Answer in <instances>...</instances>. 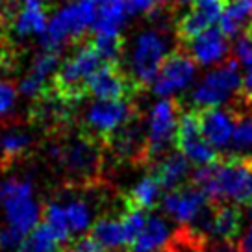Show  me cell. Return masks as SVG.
<instances>
[{
    "label": "cell",
    "mask_w": 252,
    "mask_h": 252,
    "mask_svg": "<svg viewBox=\"0 0 252 252\" xmlns=\"http://www.w3.org/2000/svg\"><path fill=\"white\" fill-rule=\"evenodd\" d=\"M226 2H228V4H230V2H232V0H226Z\"/></svg>",
    "instance_id": "ee69618b"
},
{
    "label": "cell",
    "mask_w": 252,
    "mask_h": 252,
    "mask_svg": "<svg viewBox=\"0 0 252 252\" xmlns=\"http://www.w3.org/2000/svg\"><path fill=\"white\" fill-rule=\"evenodd\" d=\"M63 252H104V251L98 247V245L94 243L91 237L86 236V237H80V239H76L71 247H67Z\"/></svg>",
    "instance_id": "74e56055"
},
{
    "label": "cell",
    "mask_w": 252,
    "mask_h": 252,
    "mask_svg": "<svg viewBox=\"0 0 252 252\" xmlns=\"http://www.w3.org/2000/svg\"><path fill=\"white\" fill-rule=\"evenodd\" d=\"M102 63V58L93 47L91 39L78 43L74 52L60 65V69L52 76V82H50L47 93L62 98L67 104H78L80 100H84L87 96V78Z\"/></svg>",
    "instance_id": "3957f363"
},
{
    "label": "cell",
    "mask_w": 252,
    "mask_h": 252,
    "mask_svg": "<svg viewBox=\"0 0 252 252\" xmlns=\"http://www.w3.org/2000/svg\"><path fill=\"white\" fill-rule=\"evenodd\" d=\"M89 237L104 252L121 251L126 245L125 230H123L121 219H113V217H102V219L94 220V224L91 226V236Z\"/></svg>",
    "instance_id": "cb8c5ba5"
},
{
    "label": "cell",
    "mask_w": 252,
    "mask_h": 252,
    "mask_svg": "<svg viewBox=\"0 0 252 252\" xmlns=\"http://www.w3.org/2000/svg\"><path fill=\"white\" fill-rule=\"evenodd\" d=\"M212 21L204 17L202 13H198L197 9H189L188 13L176 21L174 24V32H176V39L180 41L182 45H188L191 41L198 37L202 32H206L208 28H212Z\"/></svg>",
    "instance_id": "83f0119b"
},
{
    "label": "cell",
    "mask_w": 252,
    "mask_h": 252,
    "mask_svg": "<svg viewBox=\"0 0 252 252\" xmlns=\"http://www.w3.org/2000/svg\"><path fill=\"white\" fill-rule=\"evenodd\" d=\"M188 45L189 56L197 62V65H210L228 54V37L220 32V28H213V26L202 32Z\"/></svg>",
    "instance_id": "d6986e66"
},
{
    "label": "cell",
    "mask_w": 252,
    "mask_h": 252,
    "mask_svg": "<svg viewBox=\"0 0 252 252\" xmlns=\"http://www.w3.org/2000/svg\"><path fill=\"white\" fill-rule=\"evenodd\" d=\"M169 237H171L169 222L159 215H150L143 232L128 247V252H158L165 247Z\"/></svg>",
    "instance_id": "7402d4cb"
},
{
    "label": "cell",
    "mask_w": 252,
    "mask_h": 252,
    "mask_svg": "<svg viewBox=\"0 0 252 252\" xmlns=\"http://www.w3.org/2000/svg\"><path fill=\"white\" fill-rule=\"evenodd\" d=\"M0 206L6 212L8 226L28 236L39 222V208L32 198V184L26 180L0 182Z\"/></svg>",
    "instance_id": "8992f818"
},
{
    "label": "cell",
    "mask_w": 252,
    "mask_h": 252,
    "mask_svg": "<svg viewBox=\"0 0 252 252\" xmlns=\"http://www.w3.org/2000/svg\"><path fill=\"white\" fill-rule=\"evenodd\" d=\"M236 111V126L232 135L234 156H252V108H239Z\"/></svg>",
    "instance_id": "4316f807"
},
{
    "label": "cell",
    "mask_w": 252,
    "mask_h": 252,
    "mask_svg": "<svg viewBox=\"0 0 252 252\" xmlns=\"http://www.w3.org/2000/svg\"><path fill=\"white\" fill-rule=\"evenodd\" d=\"M17 104V89L13 84L0 80V123L8 121Z\"/></svg>",
    "instance_id": "836d02e7"
},
{
    "label": "cell",
    "mask_w": 252,
    "mask_h": 252,
    "mask_svg": "<svg viewBox=\"0 0 252 252\" xmlns=\"http://www.w3.org/2000/svg\"><path fill=\"white\" fill-rule=\"evenodd\" d=\"M241 87L239 63L236 60L226 62L215 67L206 74L202 82L191 93V104L195 110H210L219 108L230 100H237V93Z\"/></svg>",
    "instance_id": "5b68a950"
},
{
    "label": "cell",
    "mask_w": 252,
    "mask_h": 252,
    "mask_svg": "<svg viewBox=\"0 0 252 252\" xmlns=\"http://www.w3.org/2000/svg\"><path fill=\"white\" fill-rule=\"evenodd\" d=\"M96 2H72L60 9L41 33V45L45 50L60 52L63 45L78 41L86 35V30L93 26Z\"/></svg>",
    "instance_id": "277c9868"
},
{
    "label": "cell",
    "mask_w": 252,
    "mask_h": 252,
    "mask_svg": "<svg viewBox=\"0 0 252 252\" xmlns=\"http://www.w3.org/2000/svg\"><path fill=\"white\" fill-rule=\"evenodd\" d=\"M167 41L161 32H143L132 52V76L141 87H150L165 58Z\"/></svg>",
    "instance_id": "7c38bea8"
},
{
    "label": "cell",
    "mask_w": 252,
    "mask_h": 252,
    "mask_svg": "<svg viewBox=\"0 0 252 252\" xmlns=\"http://www.w3.org/2000/svg\"><path fill=\"white\" fill-rule=\"evenodd\" d=\"M174 2H176V4H182V2H188V0H174Z\"/></svg>",
    "instance_id": "b9f144b4"
},
{
    "label": "cell",
    "mask_w": 252,
    "mask_h": 252,
    "mask_svg": "<svg viewBox=\"0 0 252 252\" xmlns=\"http://www.w3.org/2000/svg\"><path fill=\"white\" fill-rule=\"evenodd\" d=\"M249 219L252 220V200L249 202Z\"/></svg>",
    "instance_id": "ab89813d"
},
{
    "label": "cell",
    "mask_w": 252,
    "mask_h": 252,
    "mask_svg": "<svg viewBox=\"0 0 252 252\" xmlns=\"http://www.w3.org/2000/svg\"><path fill=\"white\" fill-rule=\"evenodd\" d=\"M23 234H19L11 226H6V228L0 230V249H4V251H17L23 245Z\"/></svg>",
    "instance_id": "d590c367"
},
{
    "label": "cell",
    "mask_w": 252,
    "mask_h": 252,
    "mask_svg": "<svg viewBox=\"0 0 252 252\" xmlns=\"http://www.w3.org/2000/svg\"><path fill=\"white\" fill-rule=\"evenodd\" d=\"M174 147H176L178 152H182L189 161H193L197 167L210 165V163L217 161L220 158L219 152L206 141L202 132H200V123H198L197 110L186 111L180 117Z\"/></svg>",
    "instance_id": "4fadbf2b"
},
{
    "label": "cell",
    "mask_w": 252,
    "mask_h": 252,
    "mask_svg": "<svg viewBox=\"0 0 252 252\" xmlns=\"http://www.w3.org/2000/svg\"><path fill=\"white\" fill-rule=\"evenodd\" d=\"M237 249H239V252H252V226H249L243 234H239Z\"/></svg>",
    "instance_id": "f35d334b"
},
{
    "label": "cell",
    "mask_w": 252,
    "mask_h": 252,
    "mask_svg": "<svg viewBox=\"0 0 252 252\" xmlns=\"http://www.w3.org/2000/svg\"><path fill=\"white\" fill-rule=\"evenodd\" d=\"M93 47L96 52L100 54L104 63H119L123 58V50H125V39L123 35H106V33H93L91 37Z\"/></svg>",
    "instance_id": "4dcf8cb0"
},
{
    "label": "cell",
    "mask_w": 252,
    "mask_h": 252,
    "mask_svg": "<svg viewBox=\"0 0 252 252\" xmlns=\"http://www.w3.org/2000/svg\"><path fill=\"white\" fill-rule=\"evenodd\" d=\"M191 182L206 193L210 202L243 206L252 200V156L228 154L210 165L197 167Z\"/></svg>",
    "instance_id": "6da1fadb"
},
{
    "label": "cell",
    "mask_w": 252,
    "mask_h": 252,
    "mask_svg": "<svg viewBox=\"0 0 252 252\" xmlns=\"http://www.w3.org/2000/svg\"><path fill=\"white\" fill-rule=\"evenodd\" d=\"M161 186H159V182L156 180V176H145L141 182H137L135 184V188L130 191V193H126L125 197V202L126 206H132V208H139V210H145V212H149L152 210L154 206L159 202V198H161Z\"/></svg>",
    "instance_id": "484cf974"
},
{
    "label": "cell",
    "mask_w": 252,
    "mask_h": 252,
    "mask_svg": "<svg viewBox=\"0 0 252 252\" xmlns=\"http://www.w3.org/2000/svg\"><path fill=\"white\" fill-rule=\"evenodd\" d=\"M158 252H169V251H167V249H161V251H158Z\"/></svg>",
    "instance_id": "7bdbcfd3"
},
{
    "label": "cell",
    "mask_w": 252,
    "mask_h": 252,
    "mask_svg": "<svg viewBox=\"0 0 252 252\" xmlns=\"http://www.w3.org/2000/svg\"><path fill=\"white\" fill-rule=\"evenodd\" d=\"M71 2H96V0H71Z\"/></svg>",
    "instance_id": "60d3db41"
},
{
    "label": "cell",
    "mask_w": 252,
    "mask_h": 252,
    "mask_svg": "<svg viewBox=\"0 0 252 252\" xmlns=\"http://www.w3.org/2000/svg\"><path fill=\"white\" fill-rule=\"evenodd\" d=\"M241 232V208L232 202H212V224L208 239L237 241Z\"/></svg>",
    "instance_id": "ac0fdd59"
},
{
    "label": "cell",
    "mask_w": 252,
    "mask_h": 252,
    "mask_svg": "<svg viewBox=\"0 0 252 252\" xmlns=\"http://www.w3.org/2000/svg\"><path fill=\"white\" fill-rule=\"evenodd\" d=\"M32 139L21 130H11L0 137V169L9 167L21 161L30 154Z\"/></svg>",
    "instance_id": "d4e9b609"
},
{
    "label": "cell",
    "mask_w": 252,
    "mask_h": 252,
    "mask_svg": "<svg viewBox=\"0 0 252 252\" xmlns=\"http://www.w3.org/2000/svg\"><path fill=\"white\" fill-rule=\"evenodd\" d=\"M104 149H108L113 158L121 163L130 165H149V141H147V126L141 123L139 115L130 123L121 126L106 139Z\"/></svg>",
    "instance_id": "30bf717a"
},
{
    "label": "cell",
    "mask_w": 252,
    "mask_h": 252,
    "mask_svg": "<svg viewBox=\"0 0 252 252\" xmlns=\"http://www.w3.org/2000/svg\"><path fill=\"white\" fill-rule=\"evenodd\" d=\"M197 111L200 132H202L206 141L217 152L228 149L230 143H232V135H234V126H236V111L219 110V108Z\"/></svg>",
    "instance_id": "9a60e30c"
},
{
    "label": "cell",
    "mask_w": 252,
    "mask_h": 252,
    "mask_svg": "<svg viewBox=\"0 0 252 252\" xmlns=\"http://www.w3.org/2000/svg\"><path fill=\"white\" fill-rule=\"evenodd\" d=\"M251 13L252 0H232L219 19L220 32L228 39H236L239 35H243L251 23Z\"/></svg>",
    "instance_id": "603a6c76"
},
{
    "label": "cell",
    "mask_w": 252,
    "mask_h": 252,
    "mask_svg": "<svg viewBox=\"0 0 252 252\" xmlns=\"http://www.w3.org/2000/svg\"><path fill=\"white\" fill-rule=\"evenodd\" d=\"M206 237L188 224H180L174 230L165 249L169 252H204Z\"/></svg>",
    "instance_id": "f1b7e54d"
},
{
    "label": "cell",
    "mask_w": 252,
    "mask_h": 252,
    "mask_svg": "<svg viewBox=\"0 0 252 252\" xmlns=\"http://www.w3.org/2000/svg\"><path fill=\"white\" fill-rule=\"evenodd\" d=\"M234 56L236 62L245 65L247 69H252V37L251 35H239L234 39Z\"/></svg>",
    "instance_id": "e575fe53"
},
{
    "label": "cell",
    "mask_w": 252,
    "mask_h": 252,
    "mask_svg": "<svg viewBox=\"0 0 252 252\" xmlns=\"http://www.w3.org/2000/svg\"><path fill=\"white\" fill-rule=\"evenodd\" d=\"M43 217H45V222H47L48 226L52 228V232L56 234L60 245L63 247L62 251H65L67 247H71L74 243L65 208H62L60 204H47V208L43 210Z\"/></svg>",
    "instance_id": "f546056e"
},
{
    "label": "cell",
    "mask_w": 252,
    "mask_h": 252,
    "mask_svg": "<svg viewBox=\"0 0 252 252\" xmlns=\"http://www.w3.org/2000/svg\"><path fill=\"white\" fill-rule=\"evenodd\" d=\"M180 117V104L174 98H161L159 102L152 106L149 125H147V141H149L150 158L149 165L167 156L169 150L174 147Z\"/></svg>",
    "instance_id": "52a82bcc"
},
{
    "label": "cell",
    "mask_w": 252,
    "mask_h": 252,
    "mask_svg": "<svg viewBox=\"0 0 252 252\" xmlns=\"http://www.w3.org/2000/svg\"><path fill=\"white\" fill-rule=\"evenodd\" d=\"M65 213H67V220L71 226L72 234H82L87 228H91V210L86 202L82 200H72L65 206Z\"/></svg>",
    "instance_id": "d6a6232c"
},
{
    "label": "cell",
    "mask_w": 252,
    "mask_h": 252,
    "mask_svg": "<svg viewBox=\"0 0 252 252\" xmlns=\"http://www.w3.org/2000/svg\"><path fill=\"white\" fill-rule=\"evenodd\" d=\"M204 252H239L237 241H222V239H206Z\"/></svg>",
    "instance_id": "8d00e7d4"
},
{
    "label": "cell",
    "mask_w": 252,
    "mask_h": 252,
    "mask_svg": "<svg viewBox=\"0 0 252 252\" xmlns=\"http://www.w3.org/2000/svg\"><path fill=\"white\" fill-rule=\"evenodd\" d=\"M121 224H123V230H125L126 245L130 247V245L137 239V236L143 232L145 224H147V215H145V210L126 206L125 210H123V215H121Z\"/></svg>",
    "instance_id": "1f68e13d"
},
{
    "label": "cell",
    "mask_w": 252,
    "mask_h": 252,
    "mask_svg": "<svg viewBox=\"0 0 252 252\" xmlns=\"http://www.w3.org/2000/svg\"><path fill=\"white\" fill-rule=\"evenodd\" d=\"M60 69V52L56 50H43L41 54L33 58L30 71L23 78L19 91L26 96H32L33 100L45 94L50 87L52 76Z\"/></svg>",
    "instance_id": "2e32d148"
},
{
    "label": "cell",
    "mask_w": 252,
    "mask_h": 252,
    "mask_svg": "<svg viewBox=\"0 0 252 252\" xmlns=\"http://www.w3.org/2000/svg\"><path fill=\"white\" fill-rule=\"evenodd\" d=\"M137 117L132 100H96L84 113L82 134L106 143L115 130Z\"/></svg>",
    "instance_id": "ba28073f"
},
{
    "label": "cell",
    "mask_w": 252,
    "mask_h": 252,
    "mask_svg": "<svg viewBox=\"0 0 252 252\" xmlns=\"http://www.w3.org/2000/svg\"><path fill=\"white\" fill-rule=\"evenodd\" d=\"M50 159L58 163L71 186L91 188L102 180L104 143L80 132L71 141L54 145Z\"/></svg>",
    "instance_id": "7a4b0ae2"
},
{
    "label": "cell",
    "mask_w": 252,
    "mask_h": 252,
    "mask_svg": "<svg viewBox=\"0 0 252 252\" xmlns=\"http://www.w3.org/2000/svg\"><path fill=\"white\" fill-rule=\"evenodd\" d=\"M210 200L202 189L189 182L182 188L167 191V195L161 198V210L180 226V224H191L198 217Z\"/></svg>",
    "instance_id": "5bb4252c"
},
{
    "label": "cell",
    "mask_w": 252,
    "mask_h": 252,
    "mask_svg": "<svg viewBox=\"0 0 252 252\" xmlns=\"http://www.w3.org/2000/svg\"><path fill=\"white\" fill-rule=\"evenodd\" d=\"M152 176H156L159 186L167 191H173L176 188H182L189 184L191 178V169H189V159L182 152H169L161 159L154 161L152 165Z\"/></svg>",
    "instance_id": "e0dca14e"
},
{
    "label": "cell",
    "mask_w": 252,
    "mask_h": 252,
    "mask_svg": "<svg viewBox=\"0 0 252 252\" xmlns=\"http://www.w3.org/2000/svg\"><path fill=\"white\" fill-rule=\"evenodd\" d=\"M197 72V62L186 52L184 48H174L165 54L163 62L158 69V74L152 82V93L158 96H169V94L182 91L191 84Z\"/></svg>",
    "instance_id": "8fae6325"
},
{
    "label": "cell",
    "mask_w": 252,
    "mask_h": 252,
    "mask_svg": "<svg viewBox=\"0 0 252 252\" xmlns=\"http://www.w3.org/2000/svg\"><path fill=\"white\" fill-rule=\"evenodd\" d=\"M143 89L132 74H126L119 63H102L87 78L86 93L96 100H132Z\"/></svg>",
    "instance_id": "9c48e42d"
},
{
    "label": "cell",
    "mask_w": 252,
    "mask_h": 252,
    "mask_svg": "<svg viewBox=\"0 0 252 252\" xmlns=\"http://www.w3.org/2000/svg\"><path fill=\"white\" fill-rule=\"evenodd\" d=\"M47 24L45 0H19V9L11 15V28L17 35H41Z\"/></svg>",
    "instance_id": "ffe728a7"
},
{
    "label": "cell",
    "mask_w": 252,
    "mask_h": 252,
    "mask_svg": "<svg viewBox=\"0 0 252 252\" xmlns=\"http://www.w3.org/2000/svg\"><path fill=\"white\" fill-rule=\"evenodd\" d=\"M126 0H96V13L91 30L93 33L117 35L126 23Z\"/></svg>",
    "instance_id": "44dd1931"
}]
</instances>
